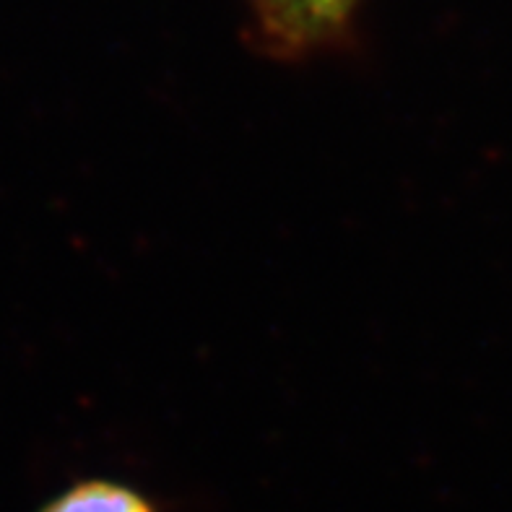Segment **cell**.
Instances as JSON below:
<instances>
[{
	"instance_id": "obj_1",
	"label": "cell",
	"mask_w": 512,
	"mask_h": 512,
	"mask_svg": "<svg viewBox=\"0 0 512 512\" xmlns=\"http://www.w3.org/2000/svg\"><path fill=\"white\" fill-rule=\"evenodd\" d=\"M359 0H247L253 39L268 55L307 58L349 37Z\"/></svg>"
},
{
	"instance_id": "obj_2",
	"label": "cell",
	"mask_w": 512,
	"mask_h": 512,
	"mask_svg": "<svg viewBox=\"0 0 512 512\" xmlns=\"http://www.w3.org/2000/svg\"><path fill=\"white\" fill-rule=\"evenodd\" d=\"M39 512H156L149 497L112 479H84L52 497Z\"/></svg>"
}]
</instances>
